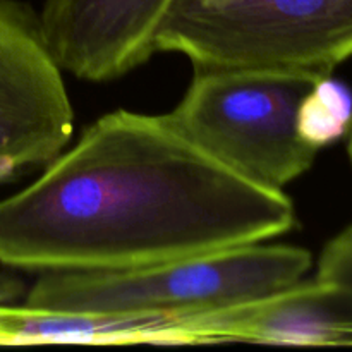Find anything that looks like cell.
Segmentation results:
<instances>
[{
  "label": "cell",
  "instance_id": "1",
  "mask_svg": "<svg viewBox=\"0 0 352 352\" xmlns=\"http://www.w3.org/2000/svg\"><path fill=\"white\" fill-rule=\"evenodd\" d=\"M296 226L284 191L223 167L167 116L116 110L0 199V265L129 270L265 243Z\"/></svg>",
  "mask_w": 352,
  "mask_h": 352
},
{
  "label": "cell",
  "instance_id": "2",
  "mask_svg": "<svg viewBox=\"0 0 352 352\" xmlns=\"http://www.w3.org/2000/svg\"><path fill=\"white\" fill-rule=\"evenodd\" d=\"M311 265L305 248L254 243L129 270L47 272L24 305L100 315H191L277 294L302 280Z\"/></svg>",
  "mask_w": 352,
  "mask_h": 352
},
{
  "label": "cell",
  "instance_id": "3",
  "mask_svg": "<svg viewBox=\"0 0 352 352\" xmlns=\"http://www.w3.org/2000/svg\"><path fill=\"white\" fill-rule=\"evenodd\" d=\"M320 79L275 69L195 67L188 91L167 119L229 170L284 191L318 153L299 134L298 112Z\"/></svg>",
  "mask_w": 352,
  "mask_h": 352
},
{
  "label": "cell",
  "instance_id": "4",
  "mask_svg": "<svg viewBox=\"0 0 352 352\" xmlns=\"http://www.w3.org/2000/svg\"><path fill=\"white\" fill-rule=\"evenodd\" d=\"M155 48L192 67L330 78L352 58V0H174Z\"/></svg>",
  "mask_w": 352,
  "mask_h": 352
},
{
  "label": "cell",
  "instance_id": "5",
  "mask_svg": "<svg viewBox=\"0 0 352 352\" xmlns=\"http://www.w3.org/2000/svg\"><path fill=\"white\" fill-rule=\"evenodd\" d=\"M72 131L74 112L40 14L26 2L0 0V184L47 167Z\"/></svg>",
  "mask_w": 352,
  "mask_h": 352
},
{
  "label": "cell",
  "instance_id": "6",
  "mask_svg": "<svg viewBox=\"0 0 352 352\" xmlns=\"http://www.w3.org/2000/svg\"><path fill=\"white\" fill-rule=\"evenodd\" d=\"M232 340L352 346V296L318 278H302L258 301L174 316L167 332V344Z\"/></svg>",
  "mask_w": 352,
  "mask_h": 352
},
{
  "label": "cell",
  "instance_id": "7",
  "mask_svg": "<svg viewBox=\"0 0 352 352\" xmlns=\"http://www.w3.org/2000/svg\"><path fill=\"white\" fill-rule=\"evenodd\" d=\"M174 0H45L41 30L62 71L93 82L140 67Z\"/></svg>",
  "mask_w": 352,
  "mask_h": 352
},
{
  "label": "cell",
  "instance_id": "8",
  "mask_svg": "<svg viewBox=\"0 0 352 352\" xmlns=\"http://www.w3.org/2000/svg\"><path fill=\"white\" fill-rule=\"evenodd\" d=\"M352 122V95L333 79H320L302 98L298 129L309 146H329L346 136Z\"/></svg>",
  "mask_w": 352,
  "mask_h": 352
},
{
  "label": "cell",
  "instance_id": "9",
  "mask_svg": "<svg viewBox=\"0 0 352 352\" xmlns=\"http://www.w3.org/2000/svg\"><path fill=\"white\" fill-rule=\"evenodd\" d=\"M315 278L336 285L352 296V226L337 234L323 248Z\"/></svg>",
  "mask_w": 352,
  "mask_h": 352
},
{
  "label": "cell",
  "instance_id": "10",
  "mask_svg": "<svg viewBox=\"0 0 352 352\" xmlns=\"http://www.w3.org/2000/svg\"><path fill=\"white\" fill-rule=\"evenodd\" d=\"M26 292L24 282L7 272H0V305H10Z\"/></svg>",
  "mask_w": 352,
  "mask_h": 352
},
{
  "label": "cell",
  "instance_id": "11",
  "mask_svg": "<svg viewBox=\"0 0 352 352\" xmlns=\"http://www.w3.org/2000/svg\"><path fill=\"white\" fill-rule=\"evenodd\" d=\"M347 155H349V160H351V165H352V122L349 126V131H347Z\"/></svg>",
  "mask_w": 352,
  "mask_h": 352
}]
</instances>
